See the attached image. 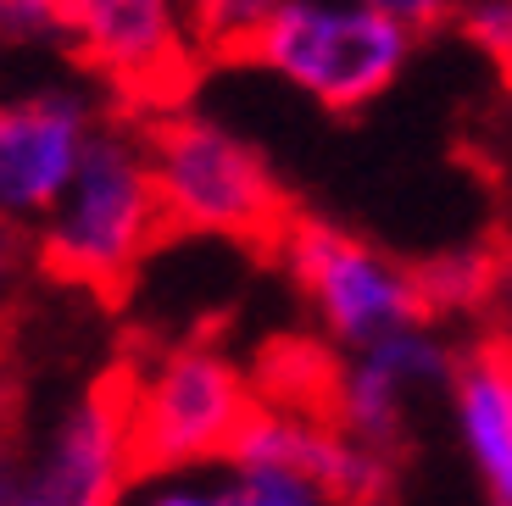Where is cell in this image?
<instances>
[{
  "mask_svg": "<svg viewBox=\"0 0 512 506\" xmlns=\"http://www.w3.org/2000/svg\"><path fill=\"white\" fill-rule=\"evenodd\" d=\"M167 212L151 178L145 128L134 117H101L67 190L34 223L39 267L90 295H123L140 262L162 245Z\"/></svg>",
  "mask_w": 512,
  "mask_h": 506,
  "instance_id": "obj_1",
  "label": "cell"
},
{
  "mask_svg": "<svg viewBox=\"0 0 512 506\" xmlns=\"http://www.w3.org/2000/svg\"><path fill=\"white\" fill-rule=\"evenodd\" d=\"M151 178L167 212V234H218L240 245H279L290 228V201L268 156L240 140L229 123L190 106L145 117Z\"/></svg>",
  "mask_w": 512,
  "mask_h": 506,
  "instance_id": "obj_2",
  "label": "cell"
},
{
  "mask_svg": "<svg viewBox=\"0 0 512 506\" xmlns=\"http://www.w3.org/2000/svg\"><path fill=\"white\" fill-rule=\"evenodd\" d=\"M128 384V440L140 479L229 462L234 434L256 412V384L218 345H162L140 367H123Z\"/></svg>",
  "mask_w": 512,
  "mask_h": 506,
  "instance_id": "obj_3",
  "label": "cell"
},
{
  "mask_svg": "<svg viewBox=\"0 0 512 506\" xmlns=\"http://www.w3.org/2000/svg\"><path fill=\"white\" fill-rule=\"evenodd\" d=\"M418 39L362 0H279L256 28L245 62L268 67L323 112L351 117L373 106L412 62Z\"/></svg>",
  "mask_w": 512,
  "mask_h": 506,
  "instance_id": "obj_4",
  "label": "cell"
},
{
  "mask_svg": "<svg viewBox=\"0 0 512 506\" xmlns=\"http://www.w3.org/2000/svg\"><path fill=\"white\" fill-rule=\"evenodd\" d=\"M279 256L290 267L295 290L307 295L312 323L334 351H362V345L384 340V334L418 329L423 295L418 273L396 256H384L379 245L357 240L340 223H318V217H290L279 234Z\"/></svg>",
  "mask_w": 512,
  "mask_h": 506,
  "instance_id": "obj_5",
  "label": "cell"
},
{
  "mask_svg": "<svg viewBox=\"0 0 512 506\" xmlns=\"http://www.w3.org/2000/svg\"><path fill=\"white\" fill-rule=\"evenodd\" d=\"M62 23L67 51L134 117L184 106L190 78L206 67L195 0H62Z\"/></svg>",
  "mask_w": 512,
  "mask_h": 506,
  "instance_id": "obj_6",
  "label": "cell"
},
{
  "mask_svg": "<svg viewBox=\"0 0 512 506\" xmlns=\"http://www.w3.org/2000/svg\"><path fill=\"white\" fill-rule=\"evenodd\" d=\"M134 479L140 468L128 440V384L123 373H112L67 401L45 440L17 456L6 506H123Z\"/></svg>",
  "mask_w": 512,
  "mask_h": 506,
  "instance_id": "obj_7",
  "label": "cell"
},
{
  "mask_svg": "<svg viewBox=\"0 0 512 506\" xmlns=\"http://www.w3.org/2000/svg\"><path fill=\"white\" fill-rule=\"evenodd\" d=\"M451 367H457V351L440 340L435 323L384 334V340L362 345V351H346V362L329 373L323 412L357 445L396 456V445L407 440L412 412L435 390H446Z\"/></svg>",
  "mask_w": 512,
  "mask_h": 506,
  "instance_id": "obj_8",
  "label": "cell"
},
{
  "mask_svg": "<svg viewBox=\"0 0 512 506\" xmlns=\"http://www.w3.org/2000/svg\"><path fill=\"white\" fill-rule=\"evenodd\" d=\"M229 468H284L312 479L334 506H379L396 484V456L357 445L323 406L256 401L229 445Z\"/></svg>",
  "mask_w": 512,
  "mask_h": 506,
  "instance_id": "obj_9",
  "label": "cell"
},
{
  "mask_svg": "<svg viewBox=\"0 0 512 506\" xmlns=\"http://www.w3.org/2000/svg\"><path fill=\"white\" fill-rule=\"evenodd\" d=\"M95 128L101 106L84 89H34L0 106V223L34 228L51 212Z\"/></svg>",
  "mask_w": 512,
  "mask_h": 506,
  "instance_id": "obj_10",
  "label": "cell"
},
{
  "mask_svg": "<svg viewBox=\"0 0 512 506\" xmlns=\"http://www.w3.org/2000/svg\"><path fill=\"white\" fill-rule=\"evenodd\" d=\"M451 429L490 506H512V340L485 334L457 351L446 384Z\"/></svg>",
  "mask_w": 512,
  "mask_h": 506,
  "instance_id": "obj_11",
  "label": "cell"
},
{
  "mask_svg": "<svg viewBox=\"0 0 512 506\" xmlns=\"http://www.w3.org/2000/svg\"><path fill=\"white\" fill-rule=\"evenodd\" d=\"M234 479L206 490V484H145L128 506H334L329 495L318 490L312 479L301 473H284V468H229Z\"/></svg>",
  "mask_w": 512,
  "mask_h": 506,
  "instance_id": "obj_12",
  "label": "cell"
},
{
  "mask_svg": "<svg viewBox=\"0 0 512 506\" xmlns=\"http://www.w3.org/2000/svg\"><path fill=\"white\" fill-rule=\"evenodd\" d=\"M423 295V317L429 323H451V317H485L490 301V245H457L429 262L412 267Z\"/></svg>",
  "mask_w": 512,
  "mask_h": 506,
  "instance_id": "obj_13",
  "label": "cell"
},
{
  "mask_svg": "<svg viewBox=\"0 0 512 506\" xmlns=\"http://www.w3.org/2000/svg\"><path fill=\"white\" fill-rule=\"evenodd\" d=\"M457 28L479 56H490L512 78V0H462Z\"/></svg>",
  "mask_w": 512,
  "mask_h": 506,
  "instance_id": "obj_14",
  "label": "cell"
},
{
  "mask_svg": "<svg viewBox=\"0 0 512 506\" xmlns=\"http://www.w3.org/2000/svg\"><path fill=\"white\" fill-rule=\"evenodd\" d=\"M0 45H67L62 0H0Z\"/></svg>",
  "mask_w": 512,
  "mask_h": 506,
  "instance_id": "obj_15",
  "label": "cell"
},
{
  "mask_svg": "<svg viewBox=\"0 0 512 506\" xmlns=\"http://www.w3.org/2000/svg\"><path fill=\"white\" fill-rule=\"evenodd\" d=\"M362 6H373L379 17L401 23L412 39L435 34V28H446V23H457V12H462V0H362Z\"/></svg>",
  "mask_w": 512,
  "mask_h": 506,
  "instance_id": "obj_16",
  "label": "cell"
},
{
  "mask_svg": "<svg viewBox=\"0 0 512 506\" xmlns=\"http://www.w3.org/2000/svg\"><path fill=\"white\" fill-rule=\"evenodd\" d=\"M485 317H490V334L512 340V240L490 245V301H485Z\"/></svg>",
  "mask_w": 512,
  "mask_h": 506,
  "instance_id": "obj_17",
  "label": "cell"
},
{
  "mask_svg": "<svg viewBox=\"0 0 512 506\" xmlns=\"http://www.w3.org/2000/svg\"><path fill=\"white\" fill-rule=\"evenodd\" d=\"M17 267H23V228L0 223V306H6V290H12Z\"/></svg>",
  "mask_w": 512,
  "mask_h": 506,
  "instance_id": "obj_18",
  "label": "cell"
},
{
  "mask_svg": "<svg viewBox=\"0 0 512 506\" xmlns=\"http://www.w3.org/2000/svg\"><path fill=\"white\" fill-rule=\"evenodd\" d=\"M17 456H23V451H17V445L6 440V434H0V506L12 501V484H17Z\"/></svg>",
  "mask_w": 512,
  "mask_h": 506,
  "instance_id": "obj_19",
  "label": "cell"
}]
</instances>
